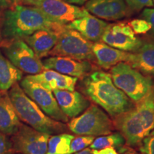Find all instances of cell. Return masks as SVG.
Returning a JSON list of instances; mask_svg holds the SVG:
<instances>
[{"label":"cell","mask_w":154,"mask_h":154,"mask_svg":"<svg viewBox=\"0 0 154 154\" xmlns=\"http://www.w3.org/2000/svg\"><path fill=\"white\" fill-rule=\"evenodd\" d=\"M114 126L127 146H137L154 129V85L131 110L116 117Z\"/></svg>","instance_id":"1"},{"label":"cell","mask_w":154,"mask_h":154,"mask_svg":"<svg viewBox=\"0 0 154 154\" xmlns=\"http://www.w3.org/2000/svg\"><path fill=\"white\" fill-rule=\"evenodd\" d=\"M83 88L91 101L113 118L134 106L132 100L114 85L111 75L101 71H96L86 76Z\"/></svg>","instance_id":"2"},{"label":"cell","mask_w":154,"mask_h":154,"mask_svg":"<svg viewBox=\"0 0 154 154\" xmlns=\"http://www.w3.org/2000/svg\"><path fill=\"white\" fill-rule=\"evenodd\" d=\"M66 27L51 20L37 7L17 5L5 13L3 34L7 37L21 38L42 29L61 33Z\"/></svg>","instance_id":"3"},{"label":"cell","mask_w":154,"mask_h":154,"mask_svg":"<svg viewBox=\"0 0 154 154\" xmlns=\"http://www.w3.org/2000/svg\"><path fill=\"white\" fill-rule=\"evenodd\" d=\"M9 96L19 120L38 131L49 135L63 134L68 126L48 116L16 84L10 88Z\"/></svg>","instance_id":"4"},{"label":"cell","mask_w":154,"mask_h":154,"mask_svg":"<svg viewBox=\"0 0 154 154\" xmlns=\"http://www.w3.org/2000/svg\"><path fill=\"white\" fill-rule=\"evenodd\" d=\"M110 75L114 85L135 102L143 99L153 86L149 76L142 74L126 62L113 66Z\"/></svg>","instance_id":"5"},{"label":"cell","mask_w":154,"mask_h":154,"mask_svg":"<svg viewBox=\"0 0 154 154\" xmlns=\"http://www.w3.org/2000/svg\"><path fill=\"white\" fill-rule=\"evenodd\" d=\"M67 126L75 134L93 137L110 134L114 130V124L109 116L96 105H90L82 115L73 118Z\"/></svg>","instance_id":"6"},{"label":"cell","mask_w":154,"mask_h":154,"mask_svg":"<svg viewBox=\"0 0 154 154\" xmlns=\"http://www.w3.org/2000/svg\"><path fill=\"white\" fill-rule=\"evenodd\" d=\"M94 43L84 38L79 32L68 26L59 34L57 44L49 55L64 57L78 61L93 60Z\"/></svg>","instance_id":"7"},{"label":"cell","mask_w":154,"mask_h":154,"mask_svg":"<svg viewBox=\"0 0 154 154\" xmlns=\"http://www.w3.org/2000/svg\"><path fill=\"white\" fill-rule=\"evenodd\" d=\"M20 85L24 93L35 102L46 115L55 121L68 122L69 118L61 110L51 91L29 79L27 76L23 79Z\"/></svg>","instance_id":"8"},{"label":"cell","mask_w":154,"mask_h":154,"mask_svg":"<svg viewBox=\"0 0 154 154\" xmlns=\"http://www.w3.org/2000/svg\"><path fill=\"white\" fill-rule=\"evenodd\" d=\"M5 53L14 66L26 74L36 75L45 70L40 58L22 40H17L5 47Z\"/></svg>","instance_id":"9"},{"label":"cell","mask_w":154,"mask_h":154,"mask_svg":"<svg viewBox=\"0 0 154 154\" xmlns=\"http://www.w3.org/2000/svg\"><path fill=\"white\" fill-rule=\"evenodd\" d=\"M51 135L22 124L13 135V148L21 154H47Z\"/></svg>","instance_id":"10"},{"label":"cell","mask_w":154,"mask_h":154,"mask_svg":"<svg viewBox=\"0 0 154 154\" xmlns=\"http://www.w3.org/2000/svg\"><path fill=\"white\" fill-rule=\"evenodd\" d=\"M101 41L124 51H136L142 46V42L136 37L131 26L124 22L108 24Z\"/></svg>","instance_id":"11"},{"label":"cell","mask_w":154,"mask_h":154,"mask_svg":"<svg viewBox=\"0 0 154 154\" xmlns=\"http://www.w3.org/2000/svg\"><path fill=\"white\" fill-rule=\"evenodd\" d=\"M36 7L51 20L63 25L89 14L85 7H78L63 0H44Z\"/></svg>","instance_id":"12"},{"label":"cell","mask_w":154,"mask_h":154,"mask_svg":"<svg viewBox=\"0 0 154 154\" xmlns=\"http://www.w3.org/2000/svg\"><path fill=\"white\" fill-rule=\"evenodd\" d=\"M45 69L55 71L67 76L84 78L91 71V66L87 61H78L64 57H51L42 61Z\"/></svg>","instance_id":"13"},{"label":"cell","mask_w":154,"mask_h":154,"mask_svg":"<svg viewBox=\"0 0 154 154\" xmlns=\"http://www.w3.org/2000/svg\"><path fill=\"white\" fill-rule=\"evenodd\" d=\"M84 7L98 18L108 21L124 18L128 12L124 0H89Z\"/></svg>","instance_id":"14"},{"label":"cell","mask_w":154,"mask_h":154,"mask_svg":"<svg viewBox=\"0 0 154 154\" xmlns=\"http://www.w3.org/2000/svg\"><path fill=\"white\" fill-rule=\"evenodd\" d=\"M53 94L59 108L68 118L78 116L90 106L88 100L78 91L54 90Z\"/></svg>","instance_id":"15"},{"label":"cell","mask_w":154,"mask_h":154,"mask_svg":"<svg viewBox=\"0 0 154 154\" xmlns=\"http://www.w3.org/2000/svg\"><path fill=\"white\" fill-rule=\"evenodd\" d=\"M29 79L38 83L49 91L68 90L74 91L78 79L64 75L55 71L45 69L40 74L27 76Z\"/></svg>","instance_id":"16"},{"label":"cell","mask_w":154,"mask_h":154,"mask_svg":"<svg viewBox=\"0 0 154 154\" xmlns=\"http://www.w3.org/2000/svg\"><path fill=\"white\" fill-rule=\"evenodd\" d=\"M108 24L104 21L89 13L82 18L73 21L69 24H67V26L79 32L88 41L97 42L101 40Z\"/></svg>","instance_id":"17"},{"label":"cell","mask_w":154,"mask_h":154,"mask_svg":"<svg viewBox=\"0 0 154 154\" xmlns=\"http://www.w3.org/2000/svg\"><path fill=\"white\" fill-rule=\"evenodd\" d=\"M93 53L98 64L102 68L109 69L121 62H127L130 53L115 49L103 42H94Z\"/></svg>","instance_id":"18"},{"label":"cell","mask_w":154,"mask_h":154,"mask_svg":"<svg viewBox=\"0 0 154 154\" xmlns=\"http://www.w3.org/2000/svg\"><path fill=\"white\" fill-rule=\"evenodd\" d=\"M21 125L9 94L0 93V132L5 136H13Z\"/></svg>","instance_id":"19"},{"label":"cell","mask_w":154,"mask_h":154,"mask_svg":"<svg viewBox=\"0 0 154 154\" xmlns=\"http://www.w3.org/2000/svg\"><path fill=\"white\" fill-rule=\"evenodd\" d=\"M126 63L146 76L154 77V43L142 44L134 53H130Z\"/></svg>","instance_id":"20"},{"label":"cell","mask_w":154,"mask_h":154,"mask_svg":"<svg viewBox=\"0 0 154 154\" xmlns=\"http://www.w3.org/2000/svg\"><path fill=\"white\" fill-rule=\"evenodd\" d=\"M59 34L51 30L42 29L34 32L32 35L24 38L26 43L38 58L49 55L59 38Z\"/></svg>","instance_id":"21"},{"label":"cell","mask_w":154,"mask_h":154,"mask_svg":"<svg viewBox=\"0 0 154 154\" xmlns=\"http://www.w3.org/2000/svg\"><path fill=\"white\" fill-rule=\"evenodd\" d=\"M22 78V71L14 66L0 51V91L10 89Z\"/></svg>","instance_id":"22"},{"label":"cell","mask_w":154,"mask_h":154,"mask_svg":"<svg viewBox=\"0 0 154 154\" xmlns=\"http://www.w3.org/2000/svg\"><path fill=\"white\" fill-rule=\"evenodd\" d=\"M75 137L69 134H59L50 136L47 154H69L70 146Z\"/></svg>","instance_id":"23"},{"label":"cell","mask_w":154,"mask_h":154,"mask_svg":"<svg viewBox=\"0 0 154 154\" xmlns=\"http://www.w3.org/2000/svg\"><path fill=\"white\" fill-rule=\"evenodd\" d=\"M126 143L124 136L120 133H114L101 136L93 141L90 148L92 150H100L106 148H114L119 149Z\"/></svg>","instance_id":"24"},{"label":"cell","mask_w":154,"mask_h":154,"mask_svg":"<svg viewBox=\"0 0 154 154\" xmlns=\"http://www.w3.org/2000/svg\"><path fill=\"white\" fill-rule=\"evenodd\" d=\"M94 140V137L93 136H82L79 137L74 138L71 143L69 154L76 153L77 152L86 149L88 146L93 143Z\"/></svg>","instance_id":"25"},{"label":"cell","mask_w":154,"mask_h":154,"mask_svg":"<svg viewBox=\"0 0 154 154\" xmlns=\"http://www.w3.org/2000/svg\"><path fill=\"white\" fill-rule=\"evenodd\" d=\"M140 154H154V129L139 144Z\"/></svg>","instance_id":"26"},{"label":"cell","mask_w":154,"mask_h":154,"mask_svg":"<svg viewBox=\"0 0 154 154\" xmlns=\"http://www.w3.org/2000/svg\"><path fill=\"white\" fill-rule=\"evenodd\" d=\"M128 25L134 31V33L137 34H146L151 29V26L149 23L143 19H133L129 22Z\"/></svg>","instance_id":"27"},{"label":"cell","mask_w":154,"mask_h":154,"mask_svg":"<svg viewBox=\"0 0 154 154\" xmlns=\"http://www.w3.org/2000/svg\"><path fill=\"white\" fill-rule=\"evenodd\" d=\"M129 9L132 11H140L144 7L153 6V0H124Z\"/></svg>","instance_id":"28"},{"label":"cell","mask_w":154,"mask_h":154,"mask_svg":"<svg viewBox=\"0 0 154 154\" xmlns=\"http://www.w3.org/2000/svg\"><path fill=\"white\" fill-rule=\"evenodd\" d=\"M11 143L5 135L0 132V154H11Z\"/></svg>","instance_id":"29"},{"label":"cell","mask_w":154,"mask_h":154,"mask_svg":"<svg viewBox=\"0 0 154 154\" xmlns=\"http://www.w3.org/2000/svg\"><path fill=\"white\" fill-rule=\"evenodd\" d=\"M142 17L143 19L147 21L151 26L152 32L154 34V9L146 8L142 12Z\"/></svg>","instance_id":"30"},{"label":"cell","mask_w":154,"mask_h":154,"mask_svg":"<svg viewBox=\"0 0 154 154\" xmlns=\"http://www.w3.org/2000/svg\"><path fill=\"white\" fill-rule=\"evenodd\" d=\"M94 154H119L114 148H106L100 150H92Z\"/></svg>","instance_id":"31"},{"label":"cell","mask_w":154,"mask_h":154,"mask_svg":"<svg viewBox=\"0 0 154 154\" xmlns=\"http://www.w3.org/2000/svg\"><path fill=\"white\" fill-rule=\"evenodd\" d=\"M119 154H138L134 149L128 146H123L118 150Z\"/></svg>","instance_id":"32"},{"label":"cell","mask_w":154,"mask_h":154,"mask_svg":"<svg viewBox=\"0 0 154 154\" xmlns=\"http://www.w3.org/2000/svg\"><path fill=\"white\" fill-rule=\"evenodd\" d=\"M66 2H68L72 5H83L86 4L89 0H63Z\"/></svg>","instance_id":"33"},{"label":"cell","mask_w":154,"mask_h":154,"mask_svg":"<svg viewBox=\"0 0 154 154\" xmlns=\"http://www.w3.org/2000/svg\"><path fill=\"white\" fill-rule=\"evenodd\" d=\"M24 3L27 4V5H34L35 7L39 5L42 2H43L44 0H22Z\"/></svg>","instance_id":"34"},{"label":"cell","mask_w":154,"mask_h":154,"mask_svg":"<svg viewBox=\"0 0 154 154\" xmlns=\"http://www.w3.org/2000/svg\"><path fill=\"white\" fill-rule=\"evenodd\" d=\"M14 0H0V7H7L14 2Z\"/></svg>","instance_id":"35"},{"label":"cell","mask_w":154,"mask_h":154,"mask_svg":"<svg viewBox=\"0 0 154 154\" xmlns=\"http://www.w3.org/2000/svg\"><path fill=\"white\" fill-rule=\"evenodd\" d=\"M75 154H94V153H93V151H92V149H85L82 150V151L77 152V153H76Z\"/></svg>","instance_id":"36"},{"label":"cell","mask_w":154,"mask_h":154,"mask_svg":"<svg viewBox=\"0 0 154 154\" xmlns=\"http://www.w3.org/2000/svg\"><path fill=\"white\" fill-rule=\"evenodd\" d=\"M153 4H154V0H153Z\"/></svg>","instance_id":"37"}]
</instances>
